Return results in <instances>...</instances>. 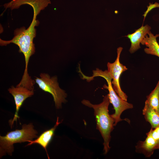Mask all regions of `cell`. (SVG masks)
Returning a JSON list of instances; mask_svg holds the SVG:
<instances>
[{
    "label": "cell",
    "instance_id": "1",
    "mask_svg": "<svg viewBox=\"0 0 159 159\" xmlns=\"http://www.w3.org/2000/svg\"><path fill=\"white\" fill-rule=\"evenodd\" d=\"M37 16L34 13L32 21L27 29L24 27L17 28L14 32V36L12 39L5 41L0 39L1 46H6L11 43L17 45L19 48V51L24 54L25 62V67L22 79L20 84L28 86L32 85L34 82L28 72V66L30 57L35 52L33 39L36 35L35 26L38 25L39 21L36 20Z\"/></svg>",
    "mask_w": 159,
    "mask_h": 159
},
{
    "label": "cell",
    "instance_id": "2",
    "mask_svg": "<svg viewBox=\"0 0 159 159\" xmlns=\"http://www.w3.org/2000/svg\"><path fill=\"white\" fill-rule=\"evenodd\" d=\"M82 103L94 110L96 122V129L100 132L103 139V150L106 154L110 148L109 143L111 138V133L114 129L115 120L109 115L108 107L110 103L109 94L104 97L102 102L98 104H93L86 100Z\"/></svg>",
    "mask_w": 159,
    "mask_h": 159
},
{
    "label": "cell",
    "instance_id": "3",
    "mask_svg": "<svg viewBox=\"0 0 159 159\" xmlns=\"http://www.w3.org/2000/svg\"><path fill=\"white\" fill-rule=\"evenodd\" d=\"M38 132L32 123L22 125L20 130L7 132L5 136H0V158L8 154L11 156L14 151V144L32 140L37 138Z\"/></svg>",
    "mask_w": 159,
    "mask_h": 159
},
{
    "label": "cell",
    "instance_id": "4",
    "mask_svg": "<svg viewBox=\"0 0 159 159\" xmlns=\"http://www.w3.org/2000/svg\"><path fill=\"white\" fill-rule=\"evenodd\" d=\"M98 76L103 77L107 82L108 86L105 85L103 87L109 91L110 103L112 104L115 110V113L111 115L115 120V126L118 122L123 120L120 118L122 113L126 110L132 109L133 105L122 100L116 92L112 86V79L107 70L103 71L97 68L93 71V74L91 76H86L85 78L87 81L90 82L94 78Z\"/></svg>",
    "mask_w": 159,
    "mask_h": 159
},
{
    "label": "cell",
    "instance_id": "5",
    "mask_svg": "<svg viewBox=\"0 0 159 159\" xmlns=\"http://www.w3.org/2000/svg\"><path fill=\"white\" fill-rule=\"evenodd\" d=\"M35 81L41 89L52 95L56 108H61L62 103L67 102L66 98L67 95L59 87L57 77L56 76L50 77L47 74L41 73L40 77H36Z\"/></svg>",
    "mask_w": 159,
    "mask_h": 159
},
{
    "label": "cell",
    "instance_id": "6",
    "mask_svg": "<svg viewBox=\"0 0 159 159\" xmlns=\"http://www.w3.org/2000/svg\"><path fill=\"white\" fill-rule=\"evenodd\" d=\"M122 49L123 48L121 47L117 48L116 59L112 63H107V71L113 80L112 84L113 85V89L121 99L127 101V96L122 90L119 81L121 74L127 69L126 67L121 63L120 61V54Z\"/></svg>",
    "mask_w": 159,
    "mask_h": 159
},
{
    "label": "cell",
    "instance_id": "7",
    "mask_svg": "<svg viewBox=\"0 0 159 159\" xmlns=\"http://www.w3.org/2000/svg\"><path fill=\"white\" fill-rule=\"evenodd\" d=\"M154 129L151 128L146 133L145 140L139 141L135 146L136 151L143 154L146 157H150L159 146V126Z\"/></svg>",
    "mask_w": 159,
    "mask_h": 159
},
{
    "label": "cell",
    "instance_id": "8",
    "mask_svg": "<svg viewBox=\"0 0 159 159\" xmlns=\"http://www.w3.org/2000/svg\"><path fill=\"white\" fill-rule=\"evenodd\" d=\"M9 92L14 98L16 105V112L13 119L9 121L11 128H12L14 122H17V118L19 119L18 113L19 110L24 102L28 97L34 95V90H30L22 86H11L8 89Z\"/></svg>",
    "mask_w": 159,
    "mask_h": 159
},
{
    "label": "cell",
    "instance_id": "9",
    "mask_svg": "<svg viewBox=\"0 0 159 159\" xmlns=\"http://www.w3.org/2000/svg\"><path fill=\"white\" fill-rule=\"evenodd\" d=\"M51 4L50 0H12L3 6L6 9L9 8L12 10L19 9L22 5L28 4L32 7L34 13L37 16Z\"/></svg>",
    "mask_w": 159,
    "mask_h": 159
},
{
    "label": "cell",
    "instance_id": "10",
    "mask_svg": "<svg viewBox=\"0 0 159 159\" xmlns=\"http://www.w3.org/2000/svg\"><path fill=\"white\" fill-rule=\"evenodd\" d=\"M151 27L148 25H143L140 28L136 30L132 34H129L126 36L131 42L129 52L132 53L140 48V44L147 34L150 31Z\"/></svg>",
    "mask_w": 159,
    "mask_h": 159
},
{
    "label": "cell",
    "instance_id": "11",
    "mask_svg": "<svg viewBox=\"0 0 159 159\" xmlns=\"http://www.w3.org/2000/svg\"><path fill=\"white\" fill-rule=\"evenodd\" d=\"M59 117H57L56 122L53 127L44 132L36 139L29 141V143L26 146L30 145L35 144L39 145L45 149L47 153V157L48 159H49L47 148L53 136L56 128L61 123V122H59Z\"/></svg>",
    "mask_w": 159,
    "mask_h": 159
},
{
    "label": "cell",
    "instance_id": "12",
    "mask_svg": "<svg viewBox=\"0 0 159 159\" xmlns=\"http://www.w3.org/2000/svg\"><path fill=\"white\" fill-rule=\"evenodd\" d=\"M141 42L142 45H145L148 47L145 48V52L147 54L155 55L159 57V44L157 41L159 34L154 35L150 31Z\"/></svg>",
    "mask_w": 159,
    "mask_h": 159
},
{
    "label": "cell",
    "instance_id": "13",
    "mask_svg": "<svg viewBox=\"0 0 159 159\" xmlns=\"http://www.w3.org/2000/svg\"><path fill=\"white\" fill-rule=\"evenodd\" d=\"M143 114L145 120L151 125V128H155L159 126V115L146 101L143 110Z\"/></svg>",
    "mask_w": 159,
    "mask_h": 159
},
{
    "label": "cell",
    "instance_id": "14",
    "mask_svg": "<svg viewBox=\"0 0 159 159\" xmlns=\"http://www.w3.org/2000/svg\"><path fill=\"white\" fill-rule=\"evenodd\" d=\"M146 101L159 115V80L154 89L147 96Z\"/></svg>",
    "mask_w": 159,
    "mask_h": 159
},
{
    "label": "cell",
    "instance_id": "15",
    "mask_svg": "<svg viewBox=\"0 0 159 159\" xmlns=\"http://www.w3.org/2000/svg\"><path fill=\"white\" fill-rule=\"evenodd\" d=\"M156 7H159V4L156 2L154 4H149V5L147 6V10L145 12L144 14L143 15L144 17V20L149 12L153 9Z\"/></svg>",
    "mask_w": 159,
    "mask_h": 159
},
{
    "label": "cell",
    "instance_id": "16",
    "mask_svg": "<svg viewBox=\"0 0 159 159\" xmlns=\"http://www.w3.org/2000/svg\"><path fill=\"white\" fill-rule=\"evenodd\" d=\"M158 149H159V146L158 147Z\"/></svg>",
    "mask_w": 159,
    "mask_h": 159
}]
</instances>
